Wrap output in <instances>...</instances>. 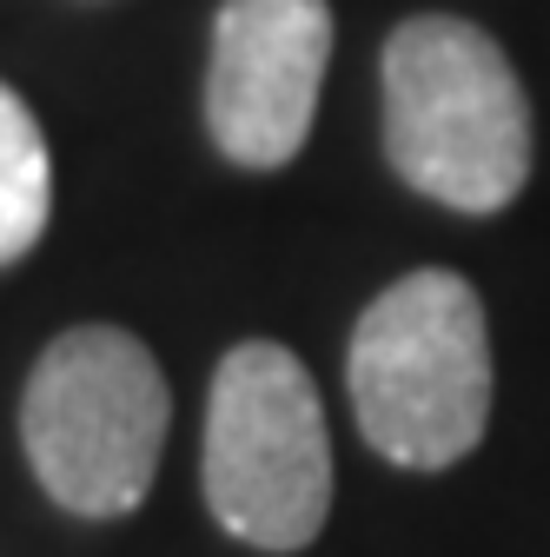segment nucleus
I'll list each match as a JSON object with an SVG mask.
<instances>
[{
	"instance_id": "nucleus-1",
	"label": "nucleus",
	"mask_w": 550,
	"mask_h": 557,
	"mask_svg": "<svg viewBox=\"0 0 550 557\" xmlns=\"http://www.w3.org/2000/svg\"><path fill=\"white\" fill-rule=\"evenodd\" d=\"M385 160L451 213H504L530 180V100L504 47L458 14L391 27L385 60Z\"/></svg>"
},
{
	"instance_id": "nucleus-2",
	"label": "nucleus",
	"mask_w": 550,
	"mask_h": 557,
	"mask_svg": "<svg viewBox=\"0 0 550 557\" xmlns=\"http://www.w3.org/2000/svg\"><path fill=\"white\" fill-rule=\"evenodd\" d=\"M359 432L404 471H445L477 451L491 425V332L471 278L425 265L385 286L346 359Z\"/></svg>"
},
{
	"instance_id": "nucleus-3",
	"label": "nucleus",
	"mask_w": 550,
	"mask_h": 557,
	"mask_svg": "<svg viewBox=\"0 0 550 557\" xmlns=\"http://www.w3.org/2000/svg\"><path fill=\"white\" fill-rule=\"evenodd\" d=\"M173 398L153 352L120 325L60 332L27 372L21 438L40 492L74 518H126L153 492Z\"/></svg>"
},
{
	"instance_id": "nucleus-4",
	"label": "nucleus",
	"mask_w": 550,
	"mask_h": 557,
	"mask_svg": "<svg viewBox=\"0 0 550 557\" xmlns=\"http://www.w3.org/2000/svg\"><path fill=\"white\" fill-rule=\"evenodd\" d=\"M199 484L252 550H305L332 511V438L312 372L272 338H246L213 372Z\"/></svg>"
},
{
	"instance_id": "nucleus-5",
	"label": "nucleus",
	"mask_w": 550,
	"mask_h": 557,
	"mask_svg": "<svg viewBox=\"0 0 550 557\" xmlns=\"http://www.w3.org/2000/svg\"><path fill=\"white\" fill-rule=\"evenodd\" d=\"M332 60L325 0H226L205 66V133L233 166H286L318 113Z\"/></svg>"
},
{
	"instance_id": "nucleus-6",
	"label": "nucleus",
	"mask_w": 550,
	"mask_h": 557,
	"mask_svg": "<svg viewBox=\"0 0 550 557\" xmlns=\"http://www.w3.org/2000/svg\"><path fill=\"white\" fill-rule=\"evenodd\" d=\"M47 213H53V166H47L40 120L0 81V265L40 246Z\"/></svg>"
}]
</instances>
